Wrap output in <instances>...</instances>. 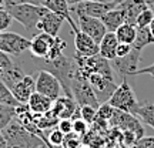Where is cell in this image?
Listing matches in <instances>:
<instances>
[{"mask_svg":"<svg viewBox=\"0 0 154 148\" xmlns=\"http://www.w3.org/2000/svg\"><path fill=\"white\" fill-rule=\"evenodd\" d=\"M32 59H33V63L40 70H46V71L51 73L60 81L64 95L73 98L72 78L73 74H74V61H73V59H69L64 54L53 61L43 60V59H38V57H32Z\"/></svg>","mask_w":154,"mask_h":148,"instance_id":"1","label":"cell"},{"mask_svg":"<svg viewBox=\"0 0 154 148\" xmlns=\"http://www.w3.org/2000/svg\"><path fill=\"white\" fill-rule=\"evenodd\" d=\"M2 132L7 141V148H38L44 144L42 138L27 131L16 118Z\"/></svg>","mask_w":154,"mask_h":148,"instance_id":"2","label":"cell"},{"mask_svg":"<svg viewBox=\"0 0 154 148\" xmlns=\"http://www.w3.org/2000/svg\"><path fill=\"white\" fill-rule=\"evenodd\" d=\"M6 9L14 20H17L27 30H33L37 27V23L40 22V19L49 11L43 5H30V3L13 5Z\"/></svg>","mask_w":154,"mask_h":148,"instance_id":"3","label":"cell"},{"mask_svg":"<svg viewBox=\"0 0 154 148\" xmlns=\"http://www.w3.org/2000/svg\"><path fill=\"white\" fill-rule=\"evenodd\" d=\"M109 104L116 108V110L120 111H126V113H130V114L136 115L138 111V107H140V103H138L136 94L133 91L131 86L128 84L126 78H123V81L117 86L116 91L113 93V95L110 97V100L107 101Z\"/></svg>","mask_w":154,"mask_h":148,"instance_id":"4","label":"cell"},{"mask_svg":"<svg viewBox=\"0 0 154 148\" xmlns=\"http://www.w3.org/2000/svg\"><path fill=\"white\" fill-rule=\"evenodd\" d=\"M74 61V60H73ZM72 93H73V98L77 103V105H91L94 108H99V100L94 94L93 88L90 86V83L87 81L86 77H83L80 73L76 70L74 66V74L72 78Z\"/></svg>","mask_w":154,"mask_h":148,"instance_id":"5","label":"cell"},{"mask_svg":"<svg viewBox=\"0 0 154 148\" xmlns=\"http://www.w3.org/2000/svg\"><path fill=\"white\" fill-rule=\"evenodd\" d=\"M86 78L90 83V86L93 88L100 104L107 103L113 95V93L116 91V88H117L114 77L111 76H106V74H101V73H91V74L86 76Z\"/></svg>","mask_w":154,"mask_h":148,"instance_id":"6","label":"cell"},{"mask_svg":"<svg viewBox=\"0 0 154 148\" xmlns=\"http://www.w3.org/2000/svg\"><path fill=\"white\" fill-rule=\"evenodd\" d=\"M109 124L113 127V130L133 131L134 134H137L138 138H141L144 134V130L138 121V117L130 114V113H126V111H120L114 108V113L111 115Z\"/></svg>","mask_w":154,"mask_h":148,"instance_id":"7","label":"cell"},{"mask_svg":"<svg viewBox=\"0 0 154 148\" xmlns=\"http://www.w3.org/2000/svg\"><path fill=\"white\" fill-rule=\"evenodd\" d=\"M114 2H104V0H87L79 5L70 6V11H74L77 16H90L96 19H101L107 11L113 10L116 7Z\"/></svg>","mask_w":154,"mask_h":148,"instance_id":"8","label":"cell"},{"mask_svg":"<svg viewBox=\"0 0 154 148\" xmlns=\"http://www.w3.org/2000/svg\"><path fill=\"white\" fill-rule=\"evenodd\" d=\"M32 40L26 38L22 34L13 32H2L0 36V50L9 56H19L20 53L30 49Z\"/></svg>","mask_w":154,"mask_h":148,"instance_id":"9","label":"cell"},{"mask_svg":"<svg viewBox=\"0 0 154 148\" xmlns=\"http://www.w3.org/2000/svg\"><path fill=\"white\" fill-rule=\"evenodd\" d=\"M140 61H141V51L133 49L126 57H116L111 60V67L113 70L117 71L123 78L134 76V73L140 68Z\"/></svg>","mask_w":154,"mask_h":148,"instance_id":"10","label":"cell"},{"mask_svg":"<svg viewBox=\"0 0 154 148\" xmlns=\"http://www.w3.org/2000/svg\"><path fill=\"white\" fill-rule=\"evenodd\" d=\"M36 91L54 101L56 98L60 97L63 88H61L60 81L51 73L46 71V70H40L37 78H36Z\"/></svg>","mask_w":154,"mask_h":148,"instance_id":"11","label":"cell"},{"mask_svg":"<svg viewBox=\"0 0 154 148\" xmlns=\"http://www.w3.org/2000/svg\"><path fill=\"white\" fill-rule=\"evenodd\" d=\"M77 17H79L77 26L80 29V32H83V33H86L87 36H90L96 43L99 44L100 41H101V38L104 37V34L107 33L106 26L103 24L101 19L83 16V14H80V16H77Z\"/></svg>","mask_w":154,"mask_h":148,"instance_id":"12","label":"cell"},{"mask_svg":"<svg viewBox=\"0 0 154 148\" xmlns=\"http://www.w3.org/2000/svg\"><path fill=\"white\" fill-rule=\"evenodd\" d=\"M74 49L76 54L84 56V57H91V56L99 54V44L93 38L87 36L86 33L80 32V29L74 32Z\"/></svg>","mask_w":154,"mask_h":148,"instance_id":"13","label":"cell"},{"mask_svg":"<svg viewBox=\"0 0 154 148\" xmlns=\"http://www.w3.org/2000/svg\"><path fill=\"white\" fill-rule=\"evenodd\" d=\"M56 36H51V34L43 33L40 32V34H36L32 40V44H30V53L33 57H38V59H46L47 54H49L51 46L54 43Z\"/></svg>","mask_w":154,"mask_h":148,"instance_id":"14","label":"cell"},{"mask_svg":"<svg viewBox=\"0 0 154 148\" xmlns=\"http://www.w3.org/2000/svg\"><path fill=\"white\" fill-rule=\"evenodd\" d=\"M10 91L20 104H27L29 98L36 91V80L32 76H24L20 81L16 83V86Z\"/></svg>","mask_w":154,"mask_h":148,"instance_id":"15","label":"cell"},{"mask_svg":"<svg viewBox=\"0 0 154 148\" xmlns=\"http://www.w3.org/2000/svg\"><path fill=\"white\" fill-rule=\"evenodd\" d=\"M64 22H66L64 17L59 16V14H56L53 11H47L40 19V22L37 23V27L36 29L40 30V32H43V33L51 34V36H59V32H60V29Z\"/></svg>","mask_w":154,"mask_h":148,"instance_id":"16","label":"cell"},{"mask_svg":"<svg viewBox=\"0 0 154 148\" xmlns=\"http://www.w3.org/2000/svg\"><path fill=\"white\" fill-rule=\"evenodd\" d=\"M42 5H43L49 11H53L56 14L64 17L66 22H69V24H70L73 33L79 30V26H77L76 22H74L72 19V16H70V6L67 5L66 0H43Z\"/></svg>","mask_w":154,"mask_h":148,"instance_id":"17","label":"cell"},{"mask_svg":"<svg viewBox=\"0 0 154 148\" xmlns=\"http://www.w3.org/2000/svg\"><path fill=\"white\" fill-rule=\"evenodd\" d=\"M77 108V103L74 101V98H70L67 95H63V97H59V98L54 100L53 103V107H51V113L59 118V120H63V118H72L74 115V111Z\"/></svg>","mask_w":154,"mask_h":148,"instance_id":"18","label":"cell"},{"mask_svg":"<svg viewBox=\"0 0 154 148\" xmlns=\"http://www.w3.org/2000/svg\"><path fill=\"white\" fill-rule=\"evenodd\" d=\"M53 100L49 98V97H46L43 94L37 93V91H34L32 94V97L29 98L27 101V105H29V110L32 111L33 114L36 115H42V114H46V113H49L51 110V107H53Z\"/></svg>","mask_w":154,"mask_h":148,"instance_id":"19","label":"cell"},{"mask_svg":"<svg viewBox=\"0 0 154 148\" xmlns=\"http://www.w3.org/2000/svg\"><path fill=\"white\" fill-rule=\"evenodd\" d=\"M117 46H119V40H117L116 33L107 32V33L104 34V37L101 38V41L99 43V54L109 61L114 60L116 57H117V56H116Z\"/></svg>","mask_w":154,"mask_h":148,"instance_id":"20","label":"cell"},{"mask_svg":"<svg viewBox=\"0 0 154 148\" xmlns=\"http://www.w3.org/2000/svg\"><path fill=\"white\" fill-rule=\"evenodd\" d=\"M120 9L124 10V14H126V23H130V24H136V20H137L138 14L147 9L149 6L144 3V0H126L120 5H117Z\"/></svg>","mask_w":154,"mask_h":148,"instance_id":"21","label":"cell"},{"mask_svg":"<svg viewBox=\"0 0 154 148\" xmlns=\"http://www.w3.org/2000/svg\"><path fill=\"white\" fill-rule=\"evenodd\" d=\"M101 22H103V24L106 26V30H107V32L114 33L121 24L126 23V14H124V10L120 9L119 6H116L113 10L107 11L104 16L101 17Z\"/></svg>","mask_w":154,"mask_h":148,"instance_id":"22","label":"cell"},{"mask_svg":"<svg viewBox=\"0 0 154 148\" xmlns=\"http://www.w3.org/2000/svg\"><path fill=\"white\" fill-rule=\"evenodd\" d=\"M117 36L119 43H126V44H133L137 36V27L136 24H130V23H124L114 32Z\"/></svg>","mask_w":154,"mask_h":148,"instance_id":"23","label":"cell"},{"mask_svg":"<svg viewBox=\"0 0 154 148\" xmlns=\"http://www.w3.org/2000/svg\"><path fill=\"white\" fill-rule=\"evenodd\" d=\"M23 77H24L23 70L19 66L14 64L13 67H10L9 70H6V71L0 76V81H3L6 84V87L9 88V90H11V88L16 86V83L20 81Z\"/></svg>","mask_w":154,"mask_h":148,"instance_id":"24","label":"cell"},{"mask_svg":"<svg viewBox=\"0 0 154 148\" xmlns=\"http://www.w3.org/2000/svg\"><path fill=\"white\" fill-rule=\"evenodd\" d=\"M151 44H154V37H153V34L150 33L149 27L137 29V36H136V40H134V43L131 44L133 49L140 50V51H141L144 47L151 46Z\"/></svg>","mask_w":154,"mask_h":148,"instance_id":"25","label":"cell"},{"mask_svg":"<svg viewBox=\"0 0 154 148\" xmlns=\"http://www.w3.org/2000/svg\"><path fill=\"white\" fill-rule=\"evenodd\" d=\"M136 117L154 130V103H143L138 107Z\"/></svg>","mask_w":154,"mask_h":148,"instance_id":"26","label":"cell"},{"mask_svg":"<svg viewBox=\"0 0 154 148\" xmlns=\"http://www.w3.org/2000/svg\"><path fill=\"white\" fill-rule=\"evenodd\" d=\"M14 118H16V107L0 104V131H3Z\"/></svg>","mask_w":154,"mask_h":148,"instance_id":"27","label":"cell"},{"mask_svg":"<svg viewBox=\"0 0 154 148\" xmlns=\"http://www.w3.org/2000/svg\"><path fill=\"white\" fill-rule=\"evenodd\" d=\"M82 144L83 145H87L90 148H103L104 138L101 137L99 132L94 131V130H88L87 134L82 137Z\"/></svg>","mask_w":154,"mask_h":148,"instance_id":"28","label":"cell"},{"mask_svg":"<svg viewBox=\"0 0 154 148\" xmlns=\"http://www.w3.org/2000/svg\"><path fill=\"white\" fill-rule=\"evenodd\" d=\"M66 47H67L66 41H64V40H63L61 37L56 36L54 43H53V46H51V49H50L49 54H47V57H46V59H43V60L53 61V60H56V59H59L60 56H63V53H64Z\"/></svg>","mask_w":154,"mask_h":148,"instance_id":"29","label":"cell"},{"mask_svg":"<svg viewBox=\"0 0 154 148\" xmlns=\"http://www.w3.org/2000/svg\"><path fill=\"white\" fill-rule=\"evenodd\" d=\"M154 19V11L147 7V9H144L140 14H138L137 20H136V27L137 29H144V27H149L151 20Z\"/></svg>","mask_w":154,"mask_h":148,"instance_id":"30","label":"cell"},{"mask_svg":"<svg viewBox=\"0 0 154 148\" xmlns=\"http://www.w3.org/2000/svg\"><path fill=\"white\" fill-rule=\"evenodd\" d=\"M80 118L84 120L88 125H91L94 120L97 118V108H94L91 105H83L80 107Z\"/></svg>","mask_w":154,"mask_h":148,"instance_id":"31","label":"cell"},{"mask_svg":"<svg viewBox=\"0 0 154 148\" xmlns=\"http://www.w3.org/2000/svg\"><path fill=\"white\" fill-rule=\"evenodd\" d=\"M64 137H66V135H64L59 128H53V130L50 131L49 137H47V141L44 144H51V145H56V147H60V145H63Z\"/></svg>","mask_w":154,"mask_h":148,"instance_id":"32","label":"cell"},{"mask_svg":"<svg viewBox=\"0 0 154 148\" xmlns=\"http://www.w3.org/2000/svg\"><path fill=\"white\" fill-rule=\"evenodd\" d=\"M61 147L63 148H80L82 147V138L79 137L77 134H74V132L66 134Z\"/></svg>","mask_w":154,"mask_h":148,"instance_id":"33","label":"cell"},{"mask_svg":"<svg viewBox=\"0 0 154 148\" xmlns=\"http://www.w3.org/2000/svg\"><path fill=\"white\" fill-rule=\"evenodd\" d=\"M113 113H114V108H113L109 103H103V104H100L99 108H97V117L101 118V120H106V121H110Z\"/></svg>","mask_w":154,"mask_h":148,"instance_id":"34","label":"cell"},{"mask_svg":"<svg viewBox=\"0 0 154 148\" xmlns=\"http://www.w3.org/2000/svg\"><path fill=\"white\" fill-rule=\"evenodd\" d=\"M88 131V124L82 118H77V120H73V132L77 134L79 137L82 138L83 135H86Z\"/></svg>","mask_w":154,"mask_h":148,"instance_id":"35","label":"cell"},{"mask_svg":"<svg viewBox=\"0 0 154 148\" xmlns=\"http://www.w3.org/2000/svg\"><path fill=\"white\" fill-rule=\"evenodd\" d=\"M11 22H13V17L7 11V9H2L0 10V32H7Z\"/></svg>","mask_w":154,"mask_h":148,"instance_id":"36","label":"cell"},{"mask_svg":"<svg viewBox=\"0 0 154 148\" xmlns=\"http://www.w3.org/2000/svg\"><path fill=\"white\" fill-rule=\"evenodd\" d=\"M57 128H59L64 135H66V134H70V132H73V120L72 118H63V120H59V122H57Z\"/></svg>","mask_w":154,"mask_h":148,"instance_id":"37","label":"cell"},{"mask_svg":"<svg viewBox=\"0 0 154 148\" xmlns=\"http://www.w3.org/2000/svg\"><path fill=\"white\" fill-rule=\"evenodd\" d=\"M130 148H154V137H141Z\"/></svg>","mask_w":154,"mask_h":148,"instance_id":"38","label":"cell"},{"mask_svg":"<svg viewBox=\"0 0 154 148\" xmlns=\"http://www.w3.org/2000/svg\"><path fill=\"white\" fill-rule=\"evenodd\" d=\"M133 50L131 44H126V43H119L117 46V50H116V56L117 57H126L130 51Z\"/></svg>","mask_w":154,"mask_h":148,"instance_id":"39","label":"cell"},{"mask_svg":"<svg viewBox=\"0 0 154 148\" xmlns=\"http://www.w3.org/2000/svg\"><path fill=\"white\" fill-rule=\"evenodd\" d=\"M43 0H6V7L13 5H20V3H30V5H42Z\"/></svg>","mask_w":154,"mask_h":148,"instance_id":"40","label":"cell"},{"mask_svg":"<svg viewBox=\"0 0 154 148\" xmlns=\"http://www.w3.org/2000/svg\"><path fill=\"white\" fill-rule=\"evenodd\" d=\"M140 74H149V76L154 77V63L149 67H144V68H138L137 71L134 73V76H140Z\"/></svg>","mask_w":154,"mask_h":148,"instance_id":"41","label":"cell"},{"mask_svg":"<svg viewBox=\"0 0 154 148\" xmlns=\"http://www.w3.org/2000/svg\"><path fill=\"white\" fill-rule=\"evenodd\" d=\"M0 148H7V141H6V138L2 131H0Z\"/></svg>","mask_w":154,"mask_h":148,"instance_id":"42","label":"cell"},{"mask_svg":"<svg viewBox=\"0 0 154 148\" xmlns=\"http://www.w3.org/2000/svg\"><path fill=\"white\" fill-rule=\"evenodd\" d=\"M66 2L69 6H74V5H79V3H83V2H87V0H66Z\"/></svg>","mask_w":154,"mask_h":148,"instance_id":"43","label":"cell"},{"mask_svg":"<svg viewBox=\"0 0 154 148\" xmlns=\"http://www.w3.org/2000/svg\"><path fill=\"white\" fill-rule=\"evenodd\" d=\"M149 30H150V33L153 34V37H154V19H153V20H151V23H150Z\"/></svg>","mask_w":154,"mask_h":148,"instance_id":"44","label":"cell"},{"mask_svg":"<svg viewBox=\"0 0 154 148\" xmlns=\"http://www.w3.org/2000/svg\"><path fill=\"white\" fill-rule=\"evenodd\" d=\"M6 9V0H0V10Z\"/></svg>","mask_w":154,"mask_h":148,"instance_id":"45","label":"cell"},{"mask_svg":"<svg viewBox=\"0 0 154 148\" xmlns=\"http://www.w3.org/2000/svg\"><path fill=\"white\" fill-rule=\"evenodd\" d=\"M44 145H46V148H63L60 145V147H56V145H51V144H44Z\"/></svg>","mask_w":154,"mask_h":148,"instance_id":"46","label":"cell"},{"mask_svg":"<svg viewBox=\"0 0 154 148\" xmlns=\"http://www.w3.org/2000/svg\"><path fill=\"white\" fill-rule=\"evenodd\" d=\"M144 3L147 6H151V5H154V0H144Z\"/></svg>","mask_w":154,"mask_h":148,"instance_id":"47","label":"cell"},{"mask_svg":"<svg viewBox=\"0 0 154 148\" xmlns=\"http://www.w3.org/2000/svg\"><path fill=\"white\" fill-rule=\"evenodd\" d=\"M110 2H114L116 5H120V3H123V2H126V0H110Z\"/></svg>","mask_w":154,"mask_h":148,"instance_id":"48","label":"cell"},{"mask_svg":"<svg viewBox=\"0 0 154 148\" xmlns=\"http://www.w3.org/2000/svg\"><path fill=\"white\" fill-rule=\"evenodd\" d=\"M80 148H90V147H87V145H82Z\"/></svg>","mask_w":154,"mask_h":148,"instance_id":"49","label":"cell"},{"mask_svg":"<svg viewBox=\"0 0 154 148\" xmlns=\"http://www.w3.org/2000/svg\"><path fill=\"white\" fill-rule=\"evenodd\" d=\"M38 148H46V145H44V144H43V145H42V147H38Z\"/></svg>","mask_w":154,"mask_h":148,"instance_id":"50","label":"cell"},{"mask_svg":"<svg viewBox=\"0 0 154 148\" xmlns=\"http://www.w3.org/2000/svg\"><path fill=\"white\" fill-rule=\"evenodd\" d=\"M104 2H110V0H104Z\"/></svg>","mask_w":154,"mask_h":148,"instance_id":"51","label":"cell"},{"mask_svg":"<svg viewBox=\"0 0 154 148\" xmlns=\"http://www.w3.org/2000/svg\"><path fill=\"white\" fill-rule=\"evenodd\" d=\"M0 36H2V32H0Z\"/></svg>","mask_w":154,"mask_h":148,"instance_id":"52","label":"cell"}]
</instances>
